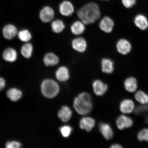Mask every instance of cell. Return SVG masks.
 Segmentation results:
<instances>
[{"label": "cell", "mask_w": 148, "mask_h": 148, "mask_svg": "<svg viewBox=\"0 0 148 148\" xmlns=\"http://www.w3.org/2000/svg\"><path fill=\"white\" fill-rule=\"evenodd\" d=\"M77 16L85 24L93 23L100 17L101 13L98 5L94 3H90L83 5L79 9Z\"/></svg>", "instance_id": "cell-1"}, {"label": "cell", "mask_w": 148, "mask_h": 148, "mask_svg": "<svg viewBox=\"0 0 148 148\" xmlns=\"http://www.w3.org/2000/svg\"><path fill=\"white\" fill-rule=\"evenodd\" d=\"M73 105L77 113L81 115H87L91 112L92 109L91 97L87 92H82L75 98Z\"/></svg>", "instance_id": "cell-2"}, {"label": "cell", "mask_w": 148, "mask_h": 148, "mask_svg": "<svg viewBox=\"0 0 148 148\" xmlns=\"http://www.w3.org/2000/svg\"><path fill=\"white\" fill-rule=\"evenodd\" d=\"M42 92L45 97L48 98L54 97L58 94L60 88L56 82L51 79L44 81L41 85Z\"/></svg>", "instance_id": "cell-3"}, {"label": "cell", "mask_w": 148, "mask_h": 148, "mask_svg": "<svg viewBox=\"0 0 148 148\" xmlns=\"http://www.w3.org/2000/svg\"><path fill=\"white\" fill-rule=\"evenodd\" d=\"M55 12L53 9L49 6H46L40 10L39 17L41 21L44 23H49L54 17Z\"/></svg>", "instance_id": "cell-4"}, {"label": "cell", "mask_w": 148, "mask_h": 148, "mask_svg": "<svg viewBox=\"0 0 148 148\" xmlns=\"http://www.w3.org/2000/svg\"><path fill=\"white\" fill-rule=\"evenodd\" d=\"M18 31L15 25L8 24L3 27L2 33L4 38L7 40H12L17 36Z\"/></svg>", "instance_id": "cell-5"}, {"label": "cell", "mask_w": 148, "mask_h": 148, "mask_svg": "<svg viewBox=\"0 0 148 148\" xmlns=\"http://www.w3.org/2000/svg\"><path fill=\"white\" fill-rule=\"evenodd\" d=\"M116 49L120 54L126 55L130 52L132 45L130 42L125 39H121L118 40L116 45Z\"/></svg>", "instance_id": "cell-6"}, {"label": "cell", "mask_w": 148, "mask_h": 148, "mask_svg": "<svg viewBox=\"0 0 148 148\" xmlns=\"http://www.w3.org/2000/svg\"><path fill=\"white\" fill-rule=\"evenodd\" d=\"M59 9L60 14L66 16H71L74 12L73 4L68 1H65L61 3L59 5Z\"/></svg>", "instance_id": "cell-7"}, {"label": "cell", "mask_w": 148, "mask_h": 148, "mask_svg": "<svg viewBox=\"0 0 148 148\" xmlns=\"http://www.w3.org/2000/svg\"><path fill=\"white\" fill-rule=\"evenodd\" d=\"M2 57L3 60L5 62H14L17 60V52L14 48L8 47L3 51Z\"/></svg>", "instance_id": "cell-8"}, {"label": "cell", "mask_w": 148, "mask_h": 148, "mask_svg": "<svg viewBox=\"0 0 148 148\" xmlns=\"http://www.w3.org/2000/svg\"><path fill=\"white\" fill-rule=\"evenodd\" d=\"M114 23L113 20L106 16L102 19L99 23V27L101 30L106 33L112 32L114 27Z\"/></svg>", "instance_id": "cell-9"}, {"label": "cell", "mask_w": 148, "mask_h": 148, "mask_svg": "<svg viewBox=\"0 0 148 148\" xmlns=\"http://www.w3.org/2000/svg\"><path fill=\"white\" fill-rule=\"evenodd\" d=\"M42 61L46 66H53L59 64L60 59L55 53L49 52L44 55Z\"/></svg>", "instance_id": "cell-10"}, {"label": "cell", "mask_w": 148, "mask_h": 148, "mask_svg": "<svg viewBox=\"0 0 148 148\" xmlns=\"http://www.w3.org/2000/svg\"><path fill=\"white\" fill-rule=\"evenodd\" d=\"M134 22L135 25L142 31L147 30L148 28V20L144 15L139 14L135 16Z\"/></svg>", "instance_id": "cell-11"}, {"label": "cell", "mask_w": 148, "mask_h": 148, "mask_svg": "<svg viewBox=\"0 0 148 148\" xmlns=\"http://www.w3.org/2000/svg\"><path fill=\"white\" fill-rule=\"evenodd\" d=\"M133 121L130 118L125 115L120 116L116 120V125L118 129L123 130L129 128L133 125Z\"/></svg>", "instance_id": "cell-12"}, {"label": "cell", "mask_w": 148, "mask_h": 148, "mask_svg": "<svg viewBox=\"0 0 148 148\" xmlns=\"http://www.w3.org/2000/svg\"><path fill=\"white\" fill-rule=\"evenodd\" d=\"M92 86L94 93L98 96L103 95L108 90L107 85L99 79L94 81Z\"/></svg>", "instance_id": "cell-13"}, {"label": "cell", "mask_w": 148, "mask_h": 148, "mask_svg": "<svg viewBox=\"0 0 148 148\" xmlns=\"http://www.w3.org/2000/svg\"><path fill=\"white\" fill-rule=\"evenodd\" d=\"M72 46L74 50L79 53L84 52L87 46L86 40L81 37L74 39L72 41Z\"/></svg>", "instance_id": "cell-14"}, {"label": "cell", "mask_w": 148, "mask_h": 148, "mask_svg": "<svg viewBox=\"0 0 148 148\" xmlns=\"http://www.w3.org/2000/svg\"><path fill=\"white\" fill-rule=\"evenodd\" d=\"M95 121L93 118L90 117H83L79 121V126L81 129L90 132L95 126Z\"/></svg>", "instance_id": "cell-15"}, {"label": "cell", "mask_w": 148, "mask_h": 148, "mask_svg": "<svg viewBox=\"0 0 148 148\" xmlns=\"http://www.w3.org/2000/svg\"><path fill=\"white\" fill-rule=\"evenodd\" d=\"M55 75L59 81L62 82H65L69 78V70L65 66H61L56 70Z\"/></svg>", "instance_id": "cell-16"}, {"label": "cell", "mask_w": 148, "mask_h": 148, "mask_svg": "<svg viewBox=\"0 0 148 148\" xmlns=\"http://www.w3.org/2000/svg\"><path fill=\"white\" fill-rule=\"evenodd\" d=\"M99 129L102 135L106 140H110L113 137V131L108 124L101 123L99 125Z\"/></svg>", "instance_id": "cell-17"}, {"label": "cell", "mask_w": 148, "mask_h": 148, "mask_svg": "<svg viewBox=\"0 0 148 148\" xmlns=\"http://www.w3.org/2000/svg\"><path fill=\"white\" fill-rule=\"evenodd\" d=\"M134 102L131 100L125 99L122 101L120 105V110L124 114H129L134 110Z\"/></svg>", "instance_id": "cell-18"}, {"label": "cell", "mask_w": 148, "mask_h": 148, "mask_svg": "<svg viewBox=\"0 0 148 148\" xmlns=\"http://www.w3.org/2000/svg\"><path fill=\"white\" fill-rule=\"evenodd\" d=\"M58 115V117L62 122L66 123L69 121L71 119L72 111L69 107L63 106L59 111Z\"/></svg>", "instance_id": "cell-19"}, {"label": "cell", "mask_w": 148, "mask_h": 148, "mask_svg": "<svg viewBox=\"0 0 148 148\" xmlns=\"http://www.w3.org/2000/svg\"><path fill=\"white\" fill-rule=\"evenodd\" d=\"M33 49V46L32 43L29 42H25L21 47L20 53L24 58L28 59L32 56Z\"/></svg>", "instance_id": "cell-20"}, {"label": "cell", "mask_w": 148, "mask_h": 148, "mask_svg": "<svg viewBox=\"0 0 148 148\" xmlns=\"http://www.w3.org/2000/svg\"><path fill=\"white\" fill-rule=\"evenodd\" d=\"M102 71L103 73L110 74L114 71V62L110 59L103 58L101 61Z\"/></svg>", "instance_id": "cell-21"}, {"label": "cell", "mask_w": 148, "mask_h": 148, "mask_svg": "<svg viewBox=\"0 0 148 148\" xmlns=\"http://www.w3.org/2000/svg\"><path fill=\"white\" fill-rule=\"evenodd\" d=\"M84 23L82 21H76L72 24L71 30L74 35H79L84 33L85 30Z\"/></svg>", "instance_id": "cell-22"}, {"label": "cell", "mask_w": 148, "mask_h": 148, "mask_svg": "<svg viewBox=\"0 0 148 148\" xmlns=\"http://www.w3.org/2000/svg\"><path fill=\"white\" fill-rule=\"evenodd\" d=\"M124 86L126 90L130 92H134L137 88V81L134 77H129L125 79Z\"/></svg>", "instance_id": "cell-23"}, {"label": "cell", "mask_w": 148, "mask_h": 148, "mask_svg": "<svg viewBox=\"0 0 148 148\" xmlns=\"http://www.w3.org/2000/svg\"><path fill=\"white\" fill-rule=\"evenodd\" d=\"M51 27L53 32L57 34L62 33L65 27L64 22L60 19H56L53 21Z\"/></svg>", "instance_id": "cell-24"}, {"label": "cell", "mask_w": 148, "mask_h": 148, "mask_svg": "<svg viewBox=\"0 0 148 148\" xmlns=\"http://www.w3.org/2000/svg\"><path fill=\"white\" fill-rule=\"evenodd\" d=\"M17 36L20 41L25 43L29 42L32 38L30 31L27 29H23L18 31Z\"/></svg>", "instance_id": "cell-25"}, {"label": "cell", "mask_w": 148, "mask_h": 148, "mask_svg": "<svg viewBox=\"0 0 148 148\" xmlns=\"http://www.w3.org/2000/svg\"><path fill=\"white\" fill-rule=\"evenodd\" d=\"M22 96L21 92L16 88H11L7 92V97L12 101H18L21 98Z\"/></svg>", "instance_id": "cell-26"}, {"label": "cell", "mask_w": 148, "mask_h": 148, "mask_svg": "<svg viewBox=\"0 0 148 148\" xmlns=\"http://www.w3.org/2000/svg\"><path fill=\"white\" fill-rule=\"evenodd\" d=\"M135 97L137 101L142 105L148 103V94L141 90H139L136 92Z\"/></svg>", "instance_id": "cell-27"}, {"label": "cell", "mask_w": 148, "mask_h": 148, "mask_svg": "<svg viewBox=\"0 0 148 148\" xmlns=\"http://www.w3.org/2000/svg\"><path fill=\"white\" fill-rule=\"evenodd\" d=\"M61 134L64 138H68L71 135L72 130V127L68 125L63 126L60 129Z\"/></svg>", "instance_id": "cell-28"}, {"label": "cell", "mask_w": 148, "mask_h": 148, "mask_svg": "<svg viewBox=\"0 0 148 148\" xmlns=\"http://www.w3.org/2000/svg\"><path fill=\"white\" fill-rule=\"evenodd\" d=\"M138 139L140 141L148 142V129L145 128L142 130L138 134Z\"/></svg>", "instance_id": "cell-29"}, {"label": "cell", "mask_w": 148, "mask_h": 148, "mask_svg": "<svg viewBox=\"0 0 148 148\" xmlns=\"http://www.w3.org/2000/svg\"><path fill=\"white\" fill-rule=\"evenodd\" d=\"M123 6L127 8H130L136 4V0H121Z\"/></svg>", "instance_id": "cell-30"}, {"label": "cell", "mask_w": 148, "mask_h": 148, "mask_svg": "<svg viewBox=\"0 0 148 148\" xmlns=\"http://www.w3.org/2000/svg\"><path fill=\"white\" fill-rule=\"evenodd\" d=\"M134 112L135 114H138L145 112L148 111V104L144 106H138L134 108Z\"/></svg>", "instance_id": "cell-31"}, {"label": "cell", "mask_w": 148, "mask_h": 148, "mask_svg": "<svg viewBox=\"0 0 148 148\" xmlns=\"http://www.w3.org/2000/svg\"><path fill=\"white\" fill-rule=\"evenodd\" d=\"M7 148H18L21 147V144L16 141L9 142L6 144Z\"/></svg>", "instance_id": "cell-32"}, {"label": "cell", "mask_w": 148, "mask_h": 148, "mask_svg": "<svg viewBox=\"0 0 148 148\" xmlns=\"http://www.w3.org/2000/svg\"><path fill=\"white\" fill-rule=\"evenodd\" d=\"M5 81L2 77H0V90H1L5 87Z\"/></svg>", "instance_id": "cell-33"}, {"label": "cell", "mask_w": 148, "mask_h": 148, "mask_svg": "<svg viewBox=\"0 0 148 148\" xmlns=\"http://www.w3.org/2000/svg\"><path fill=\"white\" fill-rule=\"evenodd\" d=\"M111 148H121L123 147L121 145L119 144H113L110 147Z\"/></svg>", "instance_id": "cell-34"}, {"label": "cell", "mask_w": 148, "mask_h": 148, "mask_svg": "<svg viewBox=\"0 0 148 148\" xmlns=\"http://www.w3.org/2000/svg\"><path fill=\"white\" fill-rule=\"evenodd\" d=\"M101 1H103V0H101ZM105 1H108V0H105Z\"/></svg>", "instance_id": "cell-35"}, {"label": "cell", "mask_w": 148, "mask_h": 148, "mask_svg": "<svg viewBox=\"0 0 148 148\" xmlns=\"http://www.w3.org/2000/svg\"><path fill=\"white\" fill-rule=\"evenodd\" d=\"M147 121L148 122V118H147Z\"/></svg>", "instance_id": "cell-36"}]
</instances>
